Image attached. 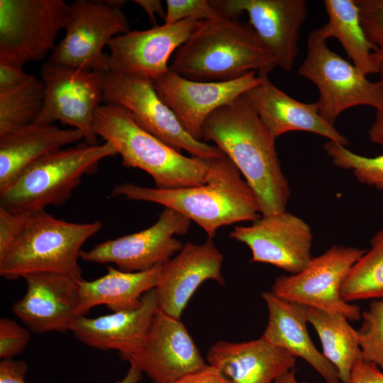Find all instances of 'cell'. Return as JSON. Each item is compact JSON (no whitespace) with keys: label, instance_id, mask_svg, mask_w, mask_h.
<instances>
[{"label":"cell","instance_id":"cell-1","mask_svg":"<svg viewBox=\"0 0 383 383\" xmlns=\"http://www.w3.org/2000/svg\"><path fill=\"white\" fill-rule=\"evenodd\" d=\"M210 140L243 174L262 216L286 211L289 184L281 167L275 139L243 94L207 118L202 141Z\"/></svg>","mask_w":383,"mask_h":383},{"label":"cell","instance_id":"cell-2","mask_svg":"<svg viewBox=\"0 0 383 383\" xmlns=\"http://www.w3.org/2000/svg\"><path fill=\"white\" fill-rule=\"evenodd\" d=\"M111 196L174 209L196 223L211 239L222 226L253 222L262 216L255 194L226 155L212 160L208 180L204 184L162 189L126 182L115 185Z\"/></svg>","mask_w":383,"mask_h":383},{"label":"cell","instance_id":"cell-3","mask_svg":"<svg viewBox=\"0 0 383 383\" xmlns=\"http://www.w3.org/2000/svg\"><path fill=\"white\" fill-rule=\"evenodd\" d=\"M276 66L251 26L220 16L199 22L169 70L194 81L225 82L250 72L269 74Z\"/></svg>","mask_w":383,"mask_h":383},{"label":"cell","instance_id":"cell-4","mask_svg":"<svg viewBox=\"0 0 383 383\" xmlns=\"http://www.w3.org/2000/svg\"><path fill=\"white\" fill-rule=\"evenodd\" d=\"M93 128L97 136L116 148L123 166L145 171L157 189L199 186L208 180L213 160L183 155L140 127L121 106L100 105Z\"/></svg>","mask_w":383,"mask_h":383},{"label":"cell","instance_id":"cell-5","mask_svg":"<svg viewBox=\"0 0 383 383\" xmlns=\"http://www.w3.org/2000/svg\"><path fill=\"white\" fill-rule=\"evenodd\" d=\"M102 224L56 218L45 210L29 215L18 239L0 260V275L7 280L36 272L69 275L84 280L79 265L81 248Z\"/></svg>","mask_w":383,"mask_h":383},{"label":"cell","instance_id":"cell-6","mask_svg":"<svg viewBox=\"0 0 383 383\" xmlns=\"http://www.w3.org/2000/svg\"><path fill=\"white\" fill-rule=\"evenodd\" d=\"M117 154L109 142L61 148L43 156L0 191V207L17 213H32L48 206H61L72 196L85 175L99 163Z\"/></svg>","mask_w":383,"mask_h":383},{"label":"cell","instance_id":"cell-7","mask_svg":"<svg viewBox=\"0 0 383 383\" xmlns=\"http://www.w3.org/2000/svg\"><path fill=\"white\" fill-rule=\"evenodd\" d=\"M298 72L317 87L319 97L315 104L320 116L331 125L353 106L383 108L381 82L368 80L353 63L332 51L315 30L308 36L306 55Z\"/></svg>","mask_w":383,"mask_h":383},{"label":"cell","instance_id":"cell-8","mask_svg":"<svg viewBox=\"0 0 383 383\" xmlns=\"http://www.w3.org/2000/svg\"><path fill=\"white\" fill-rule=\"evenodd\" d=\"M126 1L77 0L70 5L64 38L48 61L73 68L109 71V57L103 52L115 37L131 31L122 11Z\"/></svg>","mask_w":383,"mask_h":383},{"label":"cell","instance_id":"cell-9","mask_svg":"<svg viewBox=\"0 0 383 383\" xmlns=\"http://www.w3.org/2000/svg\"><path fill=\"white\" fill-rule=\"evenodd\" d=\"M70 11L62 0H0V60L23 67L43 60L56 47Z\"/></svg>","mask_w":383,"mask_h":383},{"label":"cell","instance_id":"cell-10","mask_svg":"<svg viewBox=\"0 0 383 383\" xmlns=\"http://www.w3.org/2000/svg\"><path fill=\"white\" fill-rule=\"evenodd\" d=\"M103 100L126 109L140 127L179 152L208 160L225 155L216 146L192 138L148 81L107 71Z\"/></svg>","mask_w":383,"mask_h":383},{"label":"cell","instance_id":"cell-11","mask_svg":"<svg viewBox=\"0 0 383 383\" xmlns=\"http://www.w3.org/2000/svg\"><path fill=\"white\" fill-rule=\"evenodd\" d=\"M365 252L357 247L333 245L300 272L277 277L271 292L281 299L357 321L360 307L345 301L340 292L350 269Z\"/></svg>","mask_w":383,"mask_h":383},{"label":"cell","instance_id":"cell-12","mask_svg":"<svg viewBox=\"0 0 383 383\" xmlns=\"http://www.w3.org/2000/svg\"><path fill=\"white\" fill-rule=\"evenodd\" d=\"M106 72L44 62L40 68L43 105L35 123L53 124L59 121L78 130L86 144L97 145L93 123L103 100Z\"/></svg>","mask_w":383,"mask_h":383},{"label":"cell","instance_id":"cell-13","mask_svg":"<svg viewBox=\"0 0 383 383\" xmlns=\"http://www.w3.org/2000/svg\"><path fill=\"white\" fill-rule=\"evenodd\" d=\"M191 220L177 211L165 208L149 228L101 243L80 258L96 263H113L128 272L147 271L167 262L183 248L174 236L186 234Z\"/></svg>","mask_w":383,"mask_h":383},{"label":"cell","instance_id":"cell-14","mask_svg":"<svg viewBox=\"0 0 383 383\" xmlns=\"http://www.w3.org/2000/svg\"><path fill=\"white\" fill-rule=\"evenodd\" d=\"M261 81L255 72L225 82H199L168 71L152 83L162 101L174 113L183 128L202 141V128L216 110L233 102Z\"/></svg>","mask_w":383,"mask_h":383},{"label":"cell","instance_id":"cell-15","mask_svg":"<svg viewBox=\"0 0 383 383\" xmlns=\"http://www.w3.org/2000/svg\"><path fill=\"white\" fill-rule=\"evenodd\" d=\"M220 16H248L250 26L272 55L277 66L291 71L299 53L301 26L308 14L304 0H211Z\"/></svg>","mask_w":383,"mask_h":383},{"label":"cell","instance_id":"cell-16","mask_svg":"<svg viewBox=\"0 0 383 383\" xmlns=\"http://www.w3.org/2000/svg\"><path fill=\"white\" fill-rule=\"evenodd\" d=\"M230 237L249 247L250 262L270 264L291 274L302 271L313 258L311 228L287 211L261 216L250 226H237Z\"/></svg>","mask_w":383,"mask_h":383},{"label":"cell","instance_id":"cell-17","mask_svg":"<svg viewBox=\"0 0 383 383\" xmlns=\"http://www.w3.org/2000/svg\"><path fill=\"white\" fill-rule=\"evenodd\" d=\"M199 21L186 19L133 30L113 38L108 45L109 71L154 82L169 70L168 60L191 35Z\"/></svg>","mask_w":383,"mask_h":383},{"label":"cell","instance_id":"cell-18","mask_svg":"<svg viewBox=\"0 0 383 383\" xmlns=\"http://www.w3.org/2000/svg\"><path fill=\"white\" fill-rule=\"evenodd\" d=\"M24 296L12 306L13 313L30 331L43 333L70 331L79 311V283L63 274L36 272L23 277Z\"/></svg>","mask_w":383,"mask_h":383},{"label":"cell","instance_id":"cell-19","mask_svg":"<svg viewBox=\"0 0 383 383\" xmlns=\"http://www.w3.org/2000/svg\"><path fill=\"white\" fill-rule=\"evenodd\" d=\"M223 254L211 238L196 245L190 242L162 266L155 287L159 310L180 319L191 297L206 280L223 285Z\"/></svg>","mask_w":383,"mask_h":383},{"label":"cell","instance_id":"cell-20","mask_svg":"<svg viewBox=\"0 0 383 383\" xmlns=\"http://www.w3.org/2000/svg\"><path fill=\"white\" fill-rule=\"evenodd\" d=\"M130 365L137 366L153 383H172L209 365L180 319L160 310L142 353Z\"/></svg>","mask_w":383,"mask_h":383},{"label":"cell","instance_id":"cell-21","mask_svg":"<svg viewBox=\"0 0 383 383\" xmlns=\"http://www.w3.org/2000/svg\"><path fill=\"white\" fill-rule=\"evenodd\" d=\"M158 311L156 292L152 289L143 296L138 309L96 318L81 316L70 331L89 347L118 350L121 358L131 364L142 353Z\"/></svg>","mask_w":383,"mask_h":383},{"label":"cell","instance_id":"cell-22","mask_svg":"<svg viewBox=\"0 0 383 383\" xmlns=\"http://www.w3.org/2000/svg\"><path fill=\"white\" fill-rule=\"evenodd\" d=\"M258 76L260 82L243 96L275 140L287 132L301 131L348 145V140L320 116L315 103H303L287 95L272 83L267 73Z\"/></svg>","mask_w":383,"mask_h":383},{"label":"cell","instance_id":"cell-23","mask_svg":"<svg viewBox=\"0 0 383 383\" xmlns=\"http://www.w3.org/2000/svg\"><path fill=\"white\" fill-rule=\"evenodd\" d=\"M206 360L228 383H272L294 368L296 357L260 337L243 343L219 340L209 349Z\"/></svg>","mask_w":383,"mask_h":383},{"label":"cell","instance_id":"cell-24","mask_svg":"<svg viewBox=\"0 0 383 383\" xmlns=\"http://www.w3.org/2000/svg\"><path fill=\"white\" fill-rule=\"evenodd\" d=\"M269 313L268 323L261 336L271 345L282 348L308 362L326 383H341L335 368L313 343L306 324L305 306L281 299L271 291L262 294Z\"/></svg>","mask_w":383,"mask_h":383},{"label":"cell","instance_id":"cell-25","mask_svg":"<svg viewBox=\"0 0 383 383\" xmlns=\"http://www.w3.org/2000/svg\"><path fill=\"white\" fill-rule=\"evenodd\" d=\"M81 140L77 129L37 123L0 135V191L43 156Z\"/></svg>","mask_w":383,"mask_h":383},{"label":"cell","instance_id":"cell-26","mask_svg":"<svg viewBox=\"0 0 383 383\" xmlns=\"http://www.w3.org/2000/svg\"><path fill=\"white\" fill-rule=\"evenodd\" d=\"M162 266L143 272H128L107 267V273L92 281L79 283L82 316L96 306L105 305L113 312L138 309L143 296L155 289Z\"/></svg>","mask_w":383,"mask_h":383},{"label":"cell","instance_id":"cell-27","mask_svg":"<svg viewBox=\"0 0 383 383\" xmlns=\"http://www.w3.org/2000/svg\"><path fill=\"white\" fill-rule=\"evenodd\" d=\"M328 21L315 30L325 40L335 38L342 45L355 67L364 75L379 73L375 47L362 28L355 0H324Z\"/></svg>","mask_w":383,"mask_h":383},{"label":"cell","instance_id":"cell-28","mask_svg":"<svg viewBox=\"0 0 383 383\" xmlns=\"http://www.w3.org/2000/svg\"><path fill=\"white\" fill-rule=\"evenodd\" d=\"M308 323L316 331L323 354L337 370L341 383H348L355 362L362 359L357 331L343 315L305 306Z\"/></svg>","mask_w":383,"mask_h":383},{"label":"cell","instance_id":"cell-29","mask_svg":"<svg viewBox=\"0 0 383 383\" xmlns=\"http://www.w3.org/2000/svg\"><path fill=\"white\" fill-rule=\"evenodd\" d=\"M340 294L348 303L383 299V228L372 236L369 250L350 269Z\"/></svg>","mask_w":383,"mask_h":383},{"label":"cell","instance_id":"cell-30","mask_svg":"<svg viewBox=\"0 0 383 383\" xmlns=\"http://www.w3.org/2000/svg\"><path fill=\"white\" fill-rule=\"evenodd\" d=\"M43 100V83L34 75L18 87L0 91V135L35 123Z\"/></svg>","mask_w":383,"mask_h":383},{"label":"cell","instance_id":"cell-31","mask_svg":"<svg viewBox=\"0 0 383 383\" xmlns=\"http://www.w3.org/2000/svg\"><path fill=\"white\" fill-rule=\"evenodd\" d=\"M323 148L336 167L352 170L362 184L383 189V154L371 157L362 156L331 140L324 144Z\"/></svg>","mask_w":383,"mask_h":383},{"label":"cell","instance_id":"cell-32","mask_svg":"<svg viewBox=\"0 0 383 383\" xmlns=\"http://www.w3.org/2000/svg\"><path fill=\"white\" fill-rule=\"evenodd\" d=\"M362 316L357 331L362 360L383 371V299H373Z\"/></svg>","mask_w":383,"mask_h":383},{"label":"cell","instance_id":"cell-33","mask_svg":"<svg viewBox=\"0 0 383 383\" xmlns=\"http://www.w3.org/2000/svg\"><path fill=\"white\" fill-rule=\"evenodd\" d=\"M355 1L364 31L376 48L374 57L379 67L383 64V0Z\"/></svg>","mask_w":383,"mask_h":383},{"label":"cell","instance_id":"cell-34","mask_svg":"<svg viewBox=\"0 0 383 383\" xmlns=\"http://www.w3.org/2000/svg\"><path fill=\"white\" fill-rule=\"evenodd\" d=\"M165 4V24L186 19L202 21L220 16L211 0H166Z\"/></svg>","mask_w":383,"mask_h":383},{"label":"cell","instance_id":"cell-35","mask_svg":"<svg viewBox=\"0 0 383 383\" xmlns=\"http://www.w3.org/2000/svg\"><path fill=\"white\" fill-rule=\"evenodd\" d=\"M31 338L30 331L8 318L0 319V358L12 360L21 354Z\"/></svg>","mask_w":383,"mask_h":383},{"label":"cell","instance_id":"cell-36","mask_svg":"<svg viewBox=\"0 0 383 383\" xmlns=\"http://www.w3.org/2000/svg\"><path fill=\"white\" fill-rule=\"evenodd\" d=\"M30 213H17L0 207V260L21 233Z\"/></svg>","mask_w":383,"mask_h":383},{"label":"cell","instance_id":"cell-37","mask_svg":"<svg viewBox=\"0 0 383 383\" xmlns=\"http://www.w3.org/2000/svg\"><path fill=\"white\" fill-rule=\"evenodd\" d=\"M33 76L26 72L21 66L0 60V91L18 87Z\"/></svg>","mask_w":383,"mask_h":383},{"label":"cell","instance_id":"cell-38","mask_svg":"<svg viewBox=\"0 0 383 383\" xmlns=\"http://www.w3.org/2000/svg\"><path fill=\"white\" fill-rule=\"evenodd\" d=\"M348 383H383V371L362 359L354 365Z\"/></svg>","mask_w":383,"mask_h":383},{"label":"cell","instance_id":"cell-39","mask_svg":"<svg viewBox=\"0 0 383 383\" xmlns=\"http://www.w3.org/2000/svg\"><path fill=\"white\" fill-rule=\"evenodd\" d=\"M28 370L23 360H2L0 362V383H27L25 377Z\"/></svg>","mask_w":383,"mask_h":383},{"label":"cell","instance_id":"cell-40","mask_svg":"<svg viewBox=\"0 0 383 383\" xmlns=\"http://www.w3.org/2000/svg\"><path fill=\"white\" fill-rule=\"evenodd\" d=\"M209 365V364H208ZM172 383H228L224 377L209 365L200 370L186 374Z\"/></svg>","mask_w":383,"mask_h":383},{"label":"cell","instance_id":"cell-41","mask_svg":"<svg viewBox=\"0 0 383 383\" xmlns=\"http://www.w3.org/2000/svg\"><path fill=\"white\" fill-rule=\"evenodd\" d=\"M147 13L150 20L155 23V15L165 18V11L163 9L162 2L159 0H134Z\"/></svg>","mask_w":383,"mask_h":383},{"label":"cell","instance_id":"cell-42","mask_svg":"<svg viewBox=\"0 0 383 383\" xmlns=\"http://www.w3.org/2000/svg\"><path fill=\"white\" fill-rule=\"evenodd\" d=\"M370 140L383 149V108L377 110L374 121L368 131Z\"/></svg>","mask_w":383,"mask_h":383},{"label":"cell","instance_id":"cell-43","mask_svg":"<svg viewBox=\"0 0 383 383\" xmlns=\"http://www.w3.org/2000/svg\"><path fill=\"white\" fill-rule=\"evenodd\" d=\"M143 372L135 365H130L126 376L116 383H139L142 379Z\"/></svg>","mask_w":383,"mask_h":383},{"label":"cell","instance_id":"cell-44","mask_svg":"<svg viewBox=\"0 0 383 383\" xmlns=\"http://www.w3.org/2000/svg\"><path fill=\"white\" fill-rule=\"evenodd\" d=\"M274 383H306L300 382L297 380L294 369L286 372L279 377H278Z\"/></svg>","mask_w":383,"mask_h":383},{"label":"cell","instance_id":"cell-45","mask_svg":"<svg viewBox=\"0 0 383 383\" xmlns=\"http://www.w3.org/2000/svg\"><path fill=\"white\" fill-rule=\"evenodd\" d=\"M379 74L380 75L379 82H381V84H382V85L383 87V64L379 66Z\"/></svg>","mask_w":383,"mask_h":383}]
</instances>
